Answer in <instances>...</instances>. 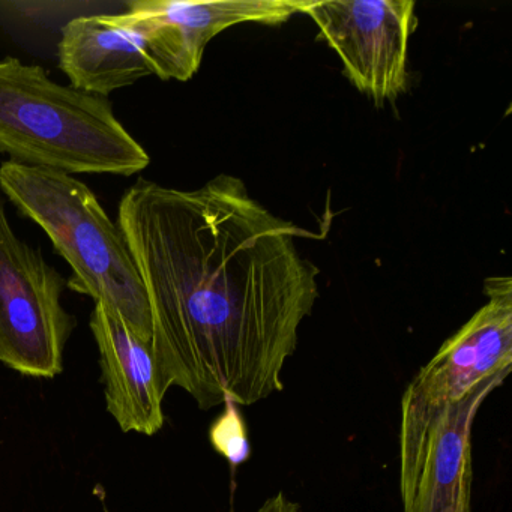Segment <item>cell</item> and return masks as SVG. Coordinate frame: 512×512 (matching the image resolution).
Instances as JSON below:
<instances>
[{
    "mask_svg": "<svg viewBox=\"0 0 512 512\" xmlns=\"http://www.w3.org/2000/svg\"><path fill=\"white\" fill-rule=\"evenodd\" d=\"M118 224L136 259L152 347L170 388L200 409L251 406L283 391L281 371L319 296V269L299 253L310 233L220 175L181 191L137 179Z\"/></svg>",
    "mask_w": 512,
    "mask_h": 512,
    "instance_id": "1",
    "label": "cell"
},
{
    "mask_svg": "<svg viewBox=\"0 0 512 512\" xmlns=\"http://www.w3.org/2000/svg\"><path fill=\"white\" fill-rule=\"evenodd\" d=\"M0 154L71 176H133L151 163L109 98L59 85L16 58L0 61Z\"/></svg>",
    "mask_w": 512,
    "mask_h": 512,
    "instance_id": "2",
    "label": "cell"
},
{
    "mask_svg": "<svg viewBox=\"0 0 512 512\" xmlns=\"http://www.w3.org/2000/svg\"><path fill=\"white\" fill-rule=\"evenodd\" d=\"M0 190L67 260L71 290L91 296L134 334L152 341L151 308L136 259L88 185L67 173L5 161Z\"/></svg>",
    "mask_w": 512,
    "mask_h": 512,
    "instance_id": "3",
    "label": "cell"
},
{
    "mask_svg": "<svg viewBox=\"0 0 512 512\" xmlns=\"http://www.w3.org/2000/svg\"><path fill=\"white\" fill-rule=\"evenodd\" d=\"M508 376L481 383L455 404L430 406L406 389L401 400L400 485L404 512H470L472 424Z\"/></svg>",
    "mask_w": 512,
    "mask_h": 512,
    "instance_id": "4",
    "label": "cell"
},
{
    "mask_svg": "<svg viewBox=\"0 0 512 512\" xmlns=\"http://www.w3.org/2000/svg\"><path fill=\"white\" fill-rule=\"evenodd\" d=\"M67 280L20 241L0 199V362L32 377L58 376L76 317L64 305Z\"/></svg>",
    "mask_w": 512,
    "mask_h": 512,
    "instance_id": "5",
    "label": "cell"
},
{
    "mask_svg": "<svg viewBox=\"0 0 512 512\" xmlns=\"http://www.w3.org/2000/svg\"><path fill=\"white\" fill-rule=\"evenodd\" d=\"M301 13L313 19L350 82L376 106L403 91L418 23L413 0H305Z\"/></svg>",
    "mask_w": 512,
    "mask_h": 512,
    "instance_id": "6",
    "label": "cell"
},
{
    "mask_svg": "<svg viewBox=\"0 0 512 512\" xmlns=\"http://www.w3.org/2000/svg\"><path fill=\"white\" fill-rule=\"evenodd\" d=\"M305 0H136L118 20L148 44L155 76L187 82L199 71L212 38L241 23L278 25L301 13Z\"/></svg>",
    "mask_w": 512,
    "mask_h": 512,
    "instance_id": "7",
    "label": "cell"
},
{
    "mask_svg": "<svg viewBox=\"0 0 512 512\" xmlns=\"http://www.w3.org/2000/svg\"><path fill=\"white\" fill-rule=\"evenodd\" d=\"M484 293L487 304L442 344L407 386L425 404L458 403L481 383L511 371V278H487Z\"/></svg>",
    "mask_w": 512,
    "mask_h": 512,
    "instance_id": "8",
    "label": "cell"
},
{
    "mask_svg": "<svg viewBox=\"0 0 512 512\" xmlns=\"http://www.w3.org/2000/svg\"><path fill=\"white\" fill-rule=\"evenodd\" d=\"M91 329L100 350L106 403L125 433L152 434L163 428V400L169 383L152 341L143 340L95 302Z\"/></svg>",
    "mask_w": 512,
    "mask_h": 512,
    "instance_id": "9",
    "label": "cell"
},
{
    "mask_svg": "<svg viewBox=\"0 0 512 512\" xmlns=\"http://www.w3.org/2000/svg\"><path fill=\"white\" fill-rule=\"evenodd\" d=\"M59 68L74 89L101 97L157 74L142 35L110 14L79 17L64 26Z\"/></svg>",
    "mask_w": 512,
    "mask_h": 512,
    "instance_id": "10",
    "label": "cell"
},
{
    "mask_svg": "<svg viewBox=\"0 0 512 512\" xmlns=\"http://www.w3.org/2000/svg\"><path fill=\"white\" fill-rule=\"evenodd\" d=\"M223 404L226 409L211 425L209 440L215 451L223 455L232 466H241L251 454L247 425L239 412L238 404L230 400Z\"/></svg>",
    "mask_w": 512,
    "mask_h": 512,
    "instance_id": "11",
    "label": "cell"
},
{
    "mask_svg": "<svg viewBox=\"0 0 512 512\" xmlns=\"http://www.w3.org/2000/svg\"><path fill=\"white\" fill-rule=\"evenodd\" d=\"M299 506L290 502L283 493L266 500L265 505L260 508L259 512H298Z\"/></svg>",
    "mask_w": 512,
    "mask_h": 512,
    "instance_id": "12",
    "label": "cell"
}]
</instances>
